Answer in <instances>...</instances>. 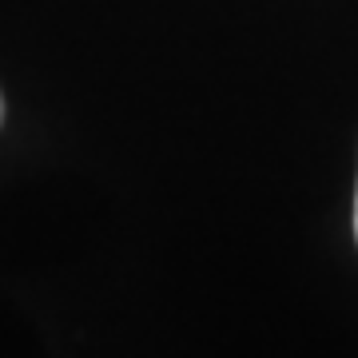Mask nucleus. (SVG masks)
Here are the masks:
<instances>
[{"label": "nucleus", "instance_id": "nucleus-1", "mask_svg": "<svg viewBox=\"0 0 358 358\" xmlns=\"http://www.w3.org/2000/svg\"><path fill=\"white\" fill-rule=\"evenodd\" d=\"M355 231H358V199H355Z\"/></svg>", "mask_w": 358, "mask_h": 358}, {"label": "nucleus", "instance_id": "nucleus-2", "mask_svg": "<svg viewBox=\"0 0 358 358\" xmlns=\"http://www.w3.org/2000/svg\"><path fill=\"white\" fill-rule=\"evenodd\" d=\"M0 115H4V103H0Z\"/></svg>", "mask_w": 358, "mask_h": 358}]
</instances>
